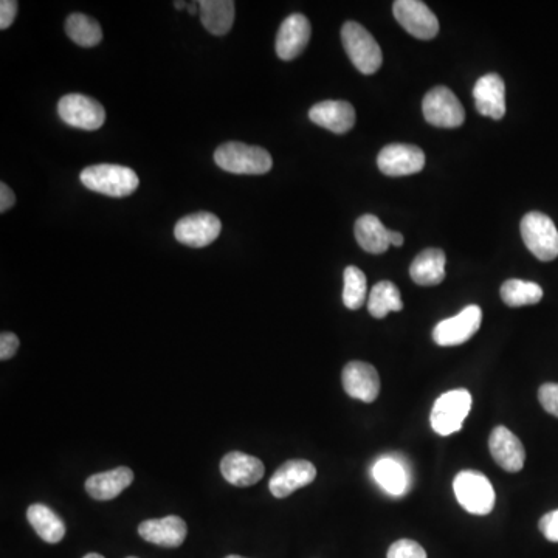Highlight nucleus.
<instances>
[{
	"label": "nucleus",
	"mask_w": 558,
	"mask_h": 558,
	"mask_svg": "<svg viewBox=\"0 0 558 558\" xmlns=\"http://www.w3.org/2000/svg\"><path fill=\"white\" fill-rule=\"evenodd\" d=\"M214 162L231 174L261 176L269 173L273 166L272 155L261 146L230 142L219 146L214 152Z\"/></svg>",
	"instance_id": "nucleus-1"
},
{
	"label": "nucleus",
	"mask_w": 558,
	"mask_h": 558,
	"mask_svg": "<svg viewBox=\"0 0 558 558\" xmlns=\"http://www.w3.org/2000/svg\"><path fill=\"white\" fill-rule=\"evenodd\" d=\"M81 183L93 193L111 197H126L138 188L137 174L121 165L87 166L80 176Z\"/></svg>",
	"instance_id": "nucleus-2"
},
{
	"label": "nucleus",
	"mask_w": 558,
	"mask_h": 558,
	"mask_svg": "<svg viewBox=\"0 0 558 558\" xmlns=\"http://www.w3.org/2000/svg\"><path fill=\"white\" fill-rule=\"evenodd\" d=\"M341 41L355 69L363 75H372L383 62L382 49L374 36L359 22H346L341 28Z\"/></svg>",
	"instance_id": "nucleus-3"
},
{
	"label": "nucleus",
	"mask_w": 558,
	"mask_h": 558,
	"mask_svg": "<svg viewBox=\"0 0 558 558\" xmlns=\"http://www.w3.org/2000/svg\"><path fill=\"white\" fill-rule=\"evenodd\" d=\"M456 500L473 515H489L495 507V490L483 473L464 470L453 481Z\"/></svg>",
	"instance_id": "nucleus-4"
},
{
	"label": "nucleus",
	"mask_w": 558,
	"mask_h": 558,
	"mask_svg": "<svg viewBox=\"0 0 558 558\" xmlns=\"http://www.w3.org/2000/svg\"><path fill=\"white\" fill-rule=\"evenodd\" d=\"M521 236L529 252L540 261H554L558 256V230L551 217L532 211L521 221Z\"/></svg>",
	"instance_id": "nucleus-5"
},
{
	"label": "nucleus",
	"mask_w": 558,
	"mask_h": 558,
	"mask_svg": "<svg viewBox=\"0 0 558 558\" xmlns=\"http://www.w3.org/2000/svg\"><path fill=\"white\" fill-rule=\"evenodd\" d=\"M472 408V396L467 390H453L442 394L430 414V424L441 436L458 433Z\"/></svg>",
	"instance_id": "nucleus-6"
},
{
	"label": "nucleus",
	"mask_w": 558,
	"mask_h": 558,
	"mask_svg": "<svg viewBox=\"0 0 558 558\" xmlns=\"http://www.w3.org/2000/svg\"><path fill=\"white\" fill-rule=\"evenodd\" d=\"M425 120L434 128L455 129L465 120L464 107L455 93L448 87L438 86L431 89L422 101Z\"/></svg>",
	"instance_id": "nucleus-7"
},
{
	"label": "nucleus",
	"mask_w": 558,
	"mask_h": 558,
	"mask_svg": "<svg viewBox=\"0 0 558 558\" xmlns=\"http://www.w3.org/2000/svg\"><path fill=\"white\" fill-rule=\"evenodd\" d=\"M58 114L64 123L83 131H97L106 121L101 103L81 93H69L58 103Z\"/></svg>",
	"instance_id": "nucleus-8"
},
{
	"label": "nucleus",
	"mask_w": 558,
	"mask_h": 558,
	"mask_svg": "<svg viewBox=\"0 0 558 558\" xmlns=\"http://www.w3.org/2000/svg\"><path fill=\"white\" fill-rule=\"evenodd\" d=\"M393 11L397 22L414 38L430 41L438 35V18L421 0H397Z\"/></svg>",
	"instance_id": "nucleus-9"
},
{
	"label": "nucleus",
	"mask_w": 558,
	"mask_h": 558,
	"mask_svg": "<svg viewBox=\"0 0 558 558\" xmlns=\"http://www.w3.org/2000/svg\"><path fill=\"white\" fill-rule=\"evenodd\" d=\"M222 224L219 217L202 211L180 219L174 228V236L180 244L202 248L213 244L221 235Z\"/></svg>",
	"instance_id": "nucleus-10"
},
{
	"label": "nucleus",
	"mask_w": 558,
	"mask_h": 558,
	"mask_svg": "<svg viewBox=\"0 0 558 558\" xmlns=\"http://www.w3.org/2000/svg\"><path fill=\"white\" fill-rule=\"evenodd\" d=\"M483 310L478 306L465 307L461 314L447 318L434 328L433 340L439 346H459L469 341L481 328Z\"/></svg>",
	"instance_id": "nucleus-11"
},
{
	"label": "nucleus",
	"mask_w": 558,
	"mask_h": 558,
	"mask_svg": "<svg viewBox=\"0 0 558 558\" xmlns=\"http://www.w3.org/2000/svg\"><path fill=\"white\" fill-rule=\"evenodd\" d=\"M377 165L385 176H411V174L421 173L424 169L425 154L417 146L393 143L380 151Z\"/></svg>",
	"instance_id": "nucleus-12"
},
{
	"label": "nucleus",
	"mask_w": 558,
	"mask_h": 558,
	"mask_svg": "<svg viewBox=\"0 0 558 558\" xmlns=\"http://www.w3.org/2000/svg\"><path fill=\"white\" fill-rule=\"evenodd\" d=\"M317 478L315 465L306 459L284 462L270 478L269 489L275 498H287L301 487L309 486Z\"/></svg>",
	"instance_id": "nucleus-13"
},
{
	"label": "nucleus",
	"mask_w": 558,
	"mask_h": 558,
	"mask_svg": "<svg viewBox=\"0 0 558 558\" xmlns=\"http://www.w3.org/2000/svg\"><path fill=\"white\" fill-rule=\"evenodd\" d=\"M341 382L348 396L365 403L374 402L380 393L379 372L365 362H351L341 372Z\"/></svg>",
	"instance_id": "nucleus-14"
},
{
	"label": "nucleus",
	"mask_w": 558,
	"mask_h": 558,
	"mask_svg": "<svg viewBox=\"0 0 558 558\" xmlns=\"http://www.w3.org/2000/svg\"><path fill=\"white\" fill-rule=\"evenodd\" d=\"M312 35L309 19L303 14H292L279 27L276 35V55L283 61L298 58L306 49Z\"/></svg>",
	"instance_id": "nucleus-15"
},
{
	"label": "nucleus",
	"mask_w": 558,
	"mask_h": 558,
	"mask_svg": "<svg viewBox=\"0 0 558 558\" xmlns=\"http://www.w3.org/2000/svg\"><path fill=\"white\" fill-rule=\"evenodd\" d=\"M476 111L484 117L501 120L506 115V84L498 73H487L473 87Z\"/></svg>",
	"instance_id": "nucleus-16"
},
{
	"label": "nucleus",
	"mask_w": 558,
	"mask_h": 558,
	"mask_svg": "<svg viewBox=\"0 0 558 558\" xmlns=\"http://www.w3.org/2000/svg\"><path fill=\"white\" fill-rule=\"evenodd\" d=\"M489 450L496 464L509 473L523 470L526 450L520 439L509 428L496 427L490 434Z\"/></svg>",
	"instance_id": "nucleus-17"
},
{
	"label": "nucleus",
	"mask_w": 558,
	"mask_h": 558,
	"mask_svg": "<svg viewBox=\"0 0 558 558\" xmlns=\"http://www.w3.org/2000/svg\"><path fill=\"white\" fill-rule=\"evenodd\" d=\"M138 534L143 540L162 548H179L188 534L185 521L176 515L160 518V520H146L138 526Z\"/></svg>",
	"instance_id": "nucleus-18"
},
{
	"label": "nucleus",
	"mask_w": 558,
	"mask_h": 558,
	"mask_svg": "<svg viewBox=\"0 0 558 558\" xmlns=\"http://www.w3.org/2000/svg\"><path fill=\"white\" fill-rule=\"evenodd\" d=\"M312 123L334 134H346L355 126V109L348 101H321L309 111Z\"/></svg>",
	"instance_id": "nucleus-19"
},
{
	"label": "nucleus",
	"mask_w": 558,
	"mask_h": 558,
	"mask_svg": "<svg viewBox=\"0 0 558 558\" xmlns=\"http://www.w3.org/2000/svg\"><path fill=\"white\" fill-rule=\"evenodd\" d=\"M221 473L228 483L236 487H248L259 483L266 473L261 459L242 452H230L222 458Z\"/></svg>",
	"instance_id": "nucleus-20"
},
{
	"label": "nucleus",
	"mask_w": 558,
	"mask_h": 558,
	"mask_svg": "<svg viewBox=\"0 0 558 558\" xmlns=\"http://www.w3.org/2000/svg\"><path fill=\"white\" fill-rule=\"evenodd\" d=\"M134 483V472L129 467H117L109 472L97 473L87 478L86 490L93 500L109 501L121 495Z\"/></svg>",
	"instance_id": "nucleus-21"
},
{
	"label": "nucleus",
	"mask_w": 558,
	"mask_h": 558,
	"mask_svg": "<svg viewBox=\"0 0 558 558\" xmlns=\"http://www.w3.org/2000/svg\"><path fill=\"white\" fill-rule=\"evenodd\" d=\"M410 276L419 286H438L445 278V253L439 248H427L411 262Z\"/></svg>",
	"instance_id": "nucleus-22"
},
{
	"label": "nucleus",
	"mask_w": 558,
	"mask_h": 558,
	"mask_svg": "<svg viewBox=\"0 0 558 558\" xmlns=\"http://www.w3.org/2000/svg\"><path fill=\"white\" fill-rule=\"evenodd\" d=\"M390 230L374 214H363L357 219L354 235L360 247L371 255H382L390 248Z\"/></svg>",
	"instance_id": "nucleus-23"
},
{
	"label": "nucleus",
	"mask_w": 558,
	"mask_h": 558,
	"mask_svg": "<svg viewBox=\"0 0 558 558\" xmlns=\"http://www.w3.org/2000/svg\"><path fill=\"white\" fill-rule=\"evenodd\" d=\"M200 21L211 35L224 36L235 22L233 0H202L199 2Z\"/></svg>",
	"instance_id": "nucleus-24"
},
{
	"label": "nucleus",
	"mask_w": 558,
	"mask_h": 558,
	"mask_svg": "<svg viewBox=\"0 0 558 558\" xmlns=\"http://www.w3.org/2000/svg\"><path fill=\"white\" fill-rule=\"evenodd\" d=\"M28 523L36 534L50 545H56L66 535V524L45 504H31L27 510Z\"/></svg>",
	"instance_id": "nucleus-25"
},
{
	"label": "nucleus",
	"mask_w": 558,
	"mask_h": 558,
	"mask_svg": "<svg viewBox=\"0 0 558 558\" xmlns=\"http://www.w3.org/2000/svg\"><path fill=\"white\" fill-rule=\"evenodd\" d=\"M372 475L377 484L390 495L399 496L407 492L408 478L407 469L393 458H382L376 462Z\"/></svg>",
	"instance_id": "nucleus-26"
},
{
	"label": "nucleus",
	"mask_w": 558,
	"mask_h": 558,
	"mask_svg": "<svg viewBox=\"0 0 558 558\" xmlns=\"http://www.w3.org/2000/svg\"><path fill=\"white\" fill-rule=\"evenodd\" d=\"M402 309V298L396 284L380 281L372 287L368 298V310L372 317L382 320L390 312H400Z\"/></svg>",
	"instance_id": "nucleus-27"
},
{
	"label": "nucleus",
	"mask_w": 558,
	"mask_h": 558,
	"mask_svg": "<svg viewBox=\"0 0 558 558\" xmlns=\"http://www.w3.org/2000/svg\"><path fill=\"white\" fill-rule=\"evenodd\" d=\"M66 33L80 47H95L103 39L101 25L86 14H70L66 21Z\"/></svg>",
	"instance_id": "nucleus-28"
},
{
	"label": "nucleus",
	"mask_w": 558,
	"mask_h": 558,
	"mask_svg": "<svg viewBox=\"0 0 558 558\" xmlns=\"http://www.w3.org/2000/svg\"><path fill=\"white\" fill-rule=\"evenodd\" d=\"M541 298H543V289L529 281L507 279L501 286V300L509 307L532 306L540 303Z\"/></svg>",
	"instance_id": "nucleus-29"
},
{
	"label": "nucleus",
	"mask_w": 558,
	"mask_h": 558,
	"mask_svg": "<svg viewBox=\"0 0 558 558\" xmlns=\"http://www.w3.org/2000/svg\"><path fill=\"white\" fill-rule=\"evenodd\" d=\"M368 293V281L359 267L349 266L345 270V289L343 303L348 309L357 310L365 304Z\"/></svg>",
	"instance_id": "nucleus-30"
},
{
	"label": "nucleus",
	"mask_w": 558,
	"mask_h": 558,
	"mask_svg": "<svg viewBox=\"0 0 558 558\" xmlns=\"http://www.w3.org/2000/svg\"><path fill=\"white\" fill-rule=\"evenodd\" d=\"M388 558H427V552L417 541L403 538L390 546Z\"/></svg>",
	"instance_id": "nucleus-31"
},
{
	"label": "nucleus",
	"mask_w": 558,
	"mask_h": 558,
	"mask_svg": "<svg viewBox=\"0 0 558 558\" xmlns=\"http://www.w3.org/2000/svg\"><path fill=\"white\" fill-rule=\"evenodd\" d=\"M538 400L549 414L558 417V383H545L541 386Z\"/></svg>",
	"instance_id": "nucleus-32"
},
{
	"label": "nucleus",
	"mask_w": 558,
	"mask_h": 558,
	"mask_svg": "<svg viewBox=\"0 0 558 558\" xmlns=\"http://www.w3.org/2000/svg\"><path fill=\"white\" fill-rule=\"evenodd\" d=\"M538 526H540L541 534L545 535L546 540L558 543V510H552L545 517H541Z\"/></svg>",
	"instance_id": "nucleus-33"
},
{
	"label": "nucleus",
	"mask_w": 558,
	"mask_h": 558,
	"mask_svg": "<svg viewBox=\"0 0 558 558\" xmlns=\"http://www.w3.org/2000/svg\"><path fill=\"white\" fill-rule=\"evenodd\" d=\"M19 341L18 335L13 332H2L0 335V360H10L16 352H18Z\"/></svg>",
	"instance_id": "nucleus-34"
},
{
	"label": "nucleus",
	"mask_w": 558,
	"mask_h": 558,
	"mask_svg": "<svg viewBox=\"0 0 558 558\" xmlns=\"http://www.w3.org/2000/svg\"><path fill=\"white\" fill-rule=\"evenodd\" d=\"M18 8V2H14V0L0 2V28L2 30H7L13 24L16 14H18Z\"/></svg>",
	"instance_id": "nucleus-35"
},
{
	"label": "nucleus",
	"mask_w": 558,
	"mask_h": 558,
	"mask_svg": "<svg viewBox=\"0 0 558 558\" xmlns=\"http://www.w3.org/2000/svg\"><path fill=\"white\" fill-rule=\"evenodd\" d=\"M14 202H16V196H14L13 190L7 183H0V211L5 213V211L10 210Z\"/></svg>",
	"instance_id": "nucleus-36"
},
{
	"label": "nucleus",
	"mask_w": 558,
	"mask_h": 558,
	"mask_svg": "<svg viewBox=\"0 0 558 558\" xmlns=\"http://www.w3.org/2000/svg\"><path fill=\"white\" fill-rule=\"evenodd\" d=\"M388 239H390V245H393V247H402L403 245V235L399 231L390 230Z\"/></svg>",
	"instance_id": "nucleus-37"
},
{
	"label": "nucleus",
	"mask_w": 558,
	"mask_h": 558,
	"mask_svg": "<svg viewBox=\"0 0 558 558\" xmlns=\"http://www.w3.org/2000/svg\"><path fill=\"white\" fill-rule=\"evenodd\" d=\"M186 10H188V13L190 14L200 13L199 2H193V4H188Z\"/></svg>",
	"instance_id": "nucleus-38"
},
{
	"label": "nucleus",
	"mask_w": 558,
	"mask_h": 558,
	"mask_svg": "<svg viewBox=\"0 0 558 558\" xmlns=\"http://www.w3.org/2000/svg\"><path fill=\"white\" fill-rule=\"evenodd\" d=\"M174 5H176L177 10H183V8L188 7L186 2H174Z\"/></svg>",
	"instance_id": "nucleus-39"
},
{
	"label": "nucleus",
	"mask_w": 558,
	"mask_h": 558,
	"mask_svg": "<svg viewBox=\"0 0 558 558\" xmlns=\"http://www.w3.org/2000/svg\"><path fill=\"white\" fill-rule=\"evenodd\" d=\"M84 558H104V557L103 555L95 554V552H90V554H87L86 557Z\"/></svg>",
	"instance_id": "nucleus-40"
},
{
	"label": "nucleus",
	"mask_w": 558,
	"mask_h": 558,
	"mask_svg": "<svg viewBox=\"0 0 558 558\" xmlns=\"http://www.w3.org/2000/svg\"><path fill=\"white\" fill-rule=\"evenodd\" d=\"M225 558H245V557H241V555H228V557Z\"/></svg>",
	"instance_id": "nucleus-41"
},
{
	"label": "nucleus",
	"mask_w": 558,
	"mask_h": 558,
	"mask_svg": "<svg viewBox=\"0 0 558 558\" xmlns=\"http://www.w3.org/2000/svg\"><path fill=\"white\" fill-rule=\"evenodd\" d=\"M128 558H137V557H128Z\"/></svg>",
	"instance_id": "nucleus-42"
}]
</instances>
